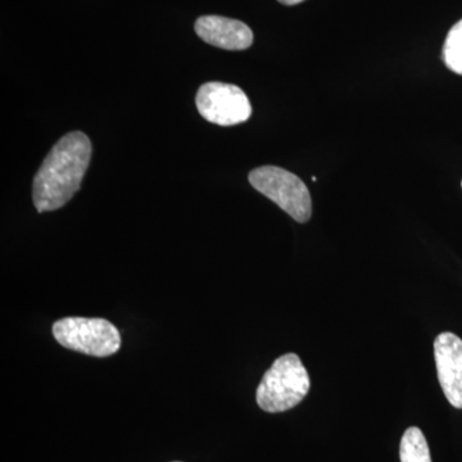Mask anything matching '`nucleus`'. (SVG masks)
<instances>
[{
    "mask_svg": "<svg viewBox=\"0 0 462 462\" xmlns=\"http://www.w3.org/2000/svg\"><path fill=\"white\" fill-rule=\"evenodd\" d=\"M90 157L91 143L84 133L67 134L56 143L33 179L32 199L38 212L56 211L75 196Z\"/></svg>",
    "mask_w": 462,
    "mask_h": 462,
    "instance_id": "nucleus-1",
    "label": "nucleus"
},
{
    "mask_svg": "<svg viewBox=\"0 0 462 462\" xmlns=\"http://www.w3.org/2000/svg\"><path fill=\"white\" fill-rule=\"evenodd\" d=\"M197 35L207 44L226 51H245L254 44V32L245 23L221 16H203L197 20Z\"/></svg>",
    "mask_w": 462,
    "mask_h": 462,
    "instance_id": "nucleus-7",
    "label": "nucleus"
},
{
    "mask_svg": "<svg viewBox=\"0 0 462 462\" xmlns=\"http://www.w3.org/2000/svg\"><path fill=\"white\" fill-rule=\"evenodd\" d=\"M254 189L276 203L297 223H307L312 215L309 188L294 173L276 166H263L249 173Z\"/></svg>",
    "mask_w": 462,
    "mask_h": 462,
    "instance_id": "nucleus-3",
    "label": "nucleus"
},
{
    "mask_svg": "<svg viewBox=\"0 0 462 462\" xmlns=\"http://www.w3.org/2000/svg\"><path fill=\"white\" fill-rule=\"evenodd\" d=\"M438 379L448 402L462 409V340L454 333H442L434 342Z\"/></svg>",
    "mask_w": 462,
    "mask_h": 462,
    "instance_id": "nucleus-6",
    "label": "nucleus"
},
{
    "mask_svg": "<svg viewBox=\"0 0 462 462\" xmlns=\"http://www.w3.org/2000/svg\"><path fill=\"white\" fill-rule=\"evenodd\" d=\"M278 2L284 5H296L305 2V0H278Z\"/></svg>",
    "mask_w": 462,
    "mask_h": 462,
    "instance_id": "nucleus-10",
    "label": "nucleus"
},
{
    "mask_svg": "<svg viewBox=\"0 0 462 462\" xmlns=\"http://www.w3.org/2000/svg\"><path fill=\"white\" fill-rule=\"evenodd\" d=\"M401 462H431L430 446L419 428L404 431L400 446Z\"/></svg>",
    "mask_w": 462,
    "mask_h": 462,
    "instance_id": "nucleus-8",
    "label": "nucleus"
},
{
    "mask_svg": "<svg viewBox=\"0 0 462 462\" xmlns=\"http://www.w3.org/2000/svg\"><path fill=\"white\" fill-rule=\"evenodd\" d=\"M53 336L65 348L94 357H108L121 346L120 331L106 319H60L54 322Z\"/></svg>",
    "mask_w": 462,
    "mask_h": 462,
    "instance_id": "nucleus-4",
    "label": "nucleus"
},
{
    "mask_svg": "<svg viewBox=\"0 0 462 462\" xmlns=\"http://www.w3.org/2000/svg\"><path fill=\"white\" fill-rule=\"evenodd\" d=\"M310 387L309 373L300 358L296 354L282 356L267 370L258 385V406L266 412L288 411L300 403Z\"/></svg>",
    "mask_w": 462,
    "mask_h": 462,
    "instance_id": "nucleus-2",
    "label": "nucleus"
},
{
    "mask_svg": "<svg viewBox=\"0 0 462 462\" xmlns=\"http://www.w3.org/2000/svg\"><path fill=\"white\" fill-rule=\"evenodd\" d=\"M442 58L452 72L462 76V20L447 33Z\"/></svg>",
    "mask_w": 462,
    "mask_h": 462,
    "instance_id": "nucleus-9",
    "label": "nucleus"
},
{
    "mask_svg": "<svg viewBox=\"0 0 462 462\" xmlns=\"http://www.w3.org/2000/svg\"><path fill=\"white\" fill-rule=\"evenodd\" d=\"M196 105L205 120L220 126L245 123L252 115V106L245 91L231 84L214 81L202 85L197 93Z\"/></svg>",
    "mask_w": 462,
    "mask_h": 462,
    "instance_id": "nucleus-5",
    "label": "nucleus"
}]
</instances>
